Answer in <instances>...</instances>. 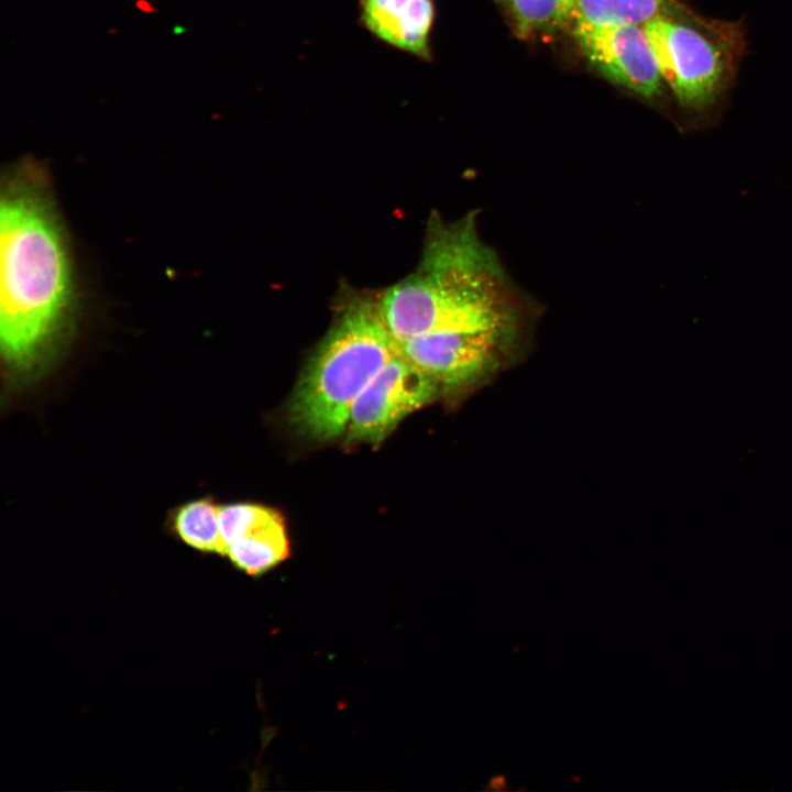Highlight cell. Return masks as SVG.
<instances>
[{
	"label": "cell",
	"instance_id": "3957f363",
	"mask_svg": "<svg viewBox=\"0 0 792 792\" xmlns=\"http://www.w3.org/2000/svg\"><path fill=\"white\" fill-rule=\"evenodd\" d=\"M397 353L380 297L346 296L295 386L287 409L292 427L317 441L341 436L358 396Z\"/></svg>",
	"mask_w": 792,
	"mask_h": 792
},
{
	"label": "cell",
	"instance_id": "8fae6325",
	"mask_svg": "<svg viewBox=\"0 0 792 792\" xmlns=\"http://www.w3.org/2000/svg\"><path fill=\"white\" fill-rule=\"evenodd\" d=\"M219 505L210 496L187 501L170 510L168 527L190 548L205 553L223 554Z\"/></svg>",
	"mask_w": 792,
	"mask_h": 792
},
{
	"label": "cell",
	"instance_id": "6da1fadb",
	"mask_svg": "<svg viewBox=\"0 0 792 792\" xmlns=\"http://www.w3.org/2000/svg\"><path fill=\"white\" fill-rule=\"evenodd\" d=\"M0 337L12 378L45 371L69 336L76 284L65 230L46 177L21 162L2 178Z\"/></svg>",
	"mask_w": 792,
	"mask_h": 792
},
{
	"label": "cell",
	"instance_id": "277c9868",
	"mask_svg": "<svg viewBox=\"0 0 792 792\" xmlns=\"http://www.w3.org/2000/svg\"><path fill=\"white\" fill-rule=\"evenodd\" d=\"M644 29L679 106L695 116L711 110L735 70L743 46L739 26L694 14L659 18Z\"/></svg>",
	"mask_w": 792,
	"mask_h": 792
},
{
	"label": "cell",
	"instance_id": "7a4b0ae2",
	"mask_svg": "<svg viewBox=\"0 0 792 792\" xmlns=\"http://www.w3.org/2000/svg\"><path fill=\"white\" fill-rule=\"evenodd\" d=\"M421 260L380 296L396 342L426 334L502 332L519 337L537 311L479 234L476 213L432 217Z\"/></svg>",
	"mask_w": 792,
	"mask_h": 792
},
{
	"label": "cell",
	"instance_id": "7c38bea8",
	"mask_svg": "<svg viewBox=\"0 0 792 792\" xmlns=\"http://www.w3.org/2000/svg\"><path fill=\"white\" fill-rule=\"evenodd\" d=\"M520 36L556 31L571 23L573 0H506Z\"/></svg>",
	"mask_w": 792,
	"mask_h": 792
},
{
	"label": "cell",
	"instance_id": "9c48e42d",
	"mask_svg": "<svg viewBox=\"0 0 792 792\" xmlns=\"http://www.w3.org/2000/svg\"><path fill=\"white\" fill-rule=\"evenodd\" d=\"M288 553L284 519L272 508L230 542L224 551L238 569L251 575L267 572L285 560Z\"/></svg>",
	"mask_w": 792,
	"mask_h": 792
},
{
	"label": "cell",
	"instance_id": "4fadbf2b",
	"mask_svg": "<svg viewBox=\"0 0 792 792\" xmlns=\"http://www.w3.org/2000/svg\"><path fill=\"white\" fill-rule=\"evenodd\" d=\"M501 1L504 2V3L506 2V0H501Z\"/></svg>",
	"mask_w": 792,
	"mask_h": 792
},
{
	"label": "cell",
	"instance_id": "ba28073f",
	"mask_svg": "<svg viewBox=\"0 0 792 792\" xmlns=\"http://www.w3.org/2000/svg\"><path fill=\"white\" fill-rule=\"evenodd\" d=\"M433 0H359L361 25L380 42L422 61L431 59Z\"/></svg>",
	"mask_w": 792,
	"mask_h": 792
},
{
	"label": "cell",
	"instance_id": "8992f818",
	"mask_svg": "<svg viewBox=\"0 0 792 792\" xmlns=\"http://www.w3.org/2000/svg\"><path fill=\"white\" fill-rule=\"evenodd\" d=\"M518 338L502 332L426 334L397 342V346L440 388L458 387L493 369Z\"/></svg>",
	"mask_w": 792,
	"mask_h": 792
},
{
	"label": "cell",
	"instance_id": "5b68a950",
	"mask_svg": "<svg viewBox=\"0 0 792 792\" xmlns=\"http://www.w3.org/2000/svg\"><path fill=\"white\" fill-rule=\"evenodd\" d=\"M440 387L398 351L372 378L350 410V442L381 443L408 415L431 403Z\"/></svg>",
	"mask_w": 792,
	"mask_h": 792
},
{
	"label": "cell",
	"instance_id": "52a82bcc",
	"mask_svg": "<svg viewBox=\"0 0 792 792\" xmlns=\"http://www.w3.org/2000/svg\"><path fill=\"white\" fill-rule=\"evenodd\" d=\"M588 62L608 80L648 100L666 86L644 25L573 26Z\"/></svg>",
	"mask_w": 792,
	"mask_h": 792
},
{
	"label": "cell",
	"instance_id": "30bf717a",
	"mask_svg": "<svg viewBox=\"0 0 792 792\" xmlns=\"http://www.w3.org/2000/svg\"><path fill=\"white\" fill-rule=\"evenodd\" d=\"M696 14L678 0H573L572 26L645 25L659 18Z\"/></svg>",
	"mask_w": 792,
	"mask_h": 792
}]
</instances>
